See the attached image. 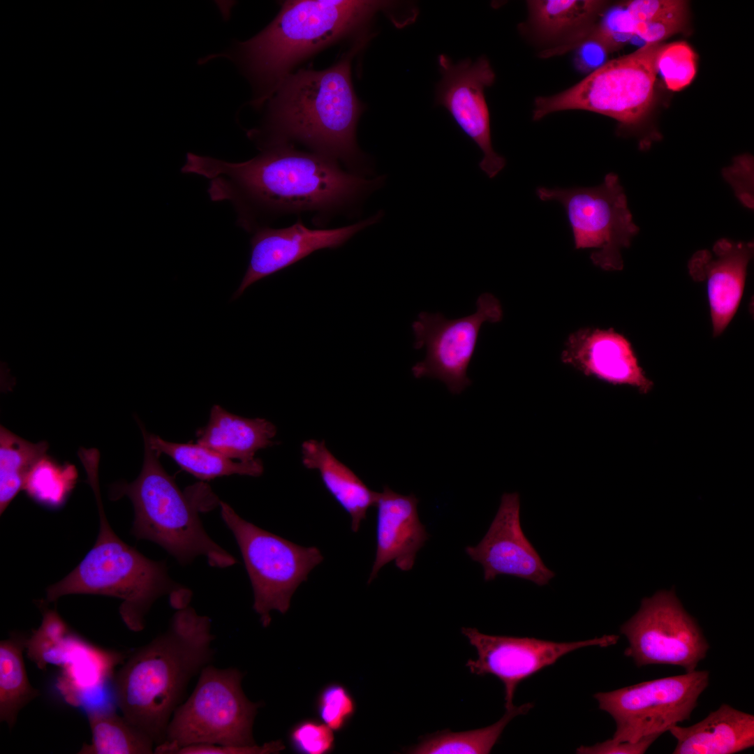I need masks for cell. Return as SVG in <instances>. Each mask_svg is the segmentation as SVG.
I'll list each match as a JSON object with an SVG mask.
<instances>
[{
    "label": "cell",
    "instance_id": "cell-1",
    "mask_svg": "<svg viewBox=\"0 0 754 754\" xmlns=\"http://www.w3.org/2000/svg\"><path fill=\"white\" fill-rule=\"evenodd\" d=\"M182 172L207 178L211 200L230 202L238 225L250 232L288 214H313L319 223L352 213L385 179L351 172L332 158L290 145L262 149L239 163L188 153Z\"/></svg>",
    "mask_w": 754,
    "mask_h": 754
},
{
    "label": "cell",
    "instance_id": "cell-2",
    "mask_svg": "<svg viewBox=\"0 0 754 754\" xmlns=\"http://www.w3.org/2000/svg\"><path fill=\"white\" fill-rule=\"evenodd\" d=\"M368 39L357 41L331 67L290 73L272 96L263 128L249 133L263 149L300 143L310 151L367 177L371 162L359 148L357 123L364 110L351 80V61Z\"/></svg>",
    "mask_w": 754,
    "mask_h": 754
},
{
    "label": "cell",
    "instance_id": "cell-3",
    "mask_svg": "<svg viewBox=\"0 0 754 754\" xmlns=\"http://www.w3.org/2000/svg\"><path fill=\"white\" fill-rule=\"evenodd\" d=\"M175 609L167 630L134 651L114 677L122 716L155 746L165 741L191 680L215 653L210 619L189 605Z\"/></svg>",
    "mask_w": 754,
    "mask_h": 754
},
{
    "label": "cell",
    "instance_id": "cell-4",
    "mask_svg": "<svg viewBox=\"0 0 754 754\" xmlns=\"http://www.w3.org/2000/svg\"><path fill=\"white\" fill-rule=\"evenodd\" d=\"M398 5L369 0L285 1L269 25L239 44L240 60L263 91L256 104L269 98L302 59L343 37L368 36L376 13Z\"/></svg>",
    "mask_w": 754,
    "mask_h": 754
},
{
    "label": "cell",
    "instance_id": "cell-5",
    "mask_svg": "<svg viewBox=\"0 0 754 754\" xmlns=\"http://www.w3.org/2000/svg\"><path fill=\"white\" fill-rule=\"evenodd\" d=\"M142 435L145 452L140 473L131 483L116 484L111 492L114 500L126 496L133 503L132 535L158 544L182 566L198 556H205L212 567L235 564L236 559L208 535L199 517L200 512L209 510L220 501L209 488L194 498L193 494L181 491Z\"/></svg>",
    "mask_w": 754,
    "mask_h": 754
},
{
    "label": "cell",
    "instance_id": "cell-6",
    "mask_svg": "<svg viewBox=\"0 0 754 754\" xmlns=\"http://www.w3.org/2000/svg\"><path fill=\"white\" fill-rule=\"evenodd\" d=\"M69 594H96L121 600L119 614L134 632L145 628V616L154 602L169 595L175 608L188 605L191 591L174 581L166 561L147 559L123 542L108 520L100 522L97 540L82 561L67 576L50 586L46 601Z\"/></svg>",
    "mask_w": 754,
    "mask_h": 754
},
{
    "label": "cell",
    "instance_id": "cell-7",
    "mask_svg": "<svg viewBox=\"0 0 754 754\" xmlns=\"http://www.w3.org/2000/svg\"><path fill=\"white\" fill-rule=\"evenodd\" d=\"M242 679L237 668L205 666L191 694L173 713L165 739L155 746L154 753L172 754L198 744L256 745L253 725L261 703L246 697Z\"/></svg>",
    "mask_w": 754,
    "mask_h": 754
},
{
    "label": "cell",
    "instance_id": "cell-8",
    "mask_svg": "<svg viewBox=\"0 0 754 754\" xmlns=\"http://www.w3.org/2000/svg\"><path fill=\"white\" fill-rule=\"evenodd\" d=\"M661 43H647L635 52L605 62L560 93L537 97L533 120L554 112L581 110L613 118L623 126L639 123L653 98Z\"/></svg>",
    "mask_w": 754,
    "mask_h": 754
},
{
    "label": "cell",
    "instance_id": "cell-9",
    "mask_svg": "<svg viewBox=\"0 0 754 754\" xmlns=\"http://www.w3.org/2000/svg\"><path fill=\"white\" fill-rule=\"evenodd\" d=\"M221 517L241 552L253 591V609L263 627L270 612L285 614L297 587L323 560L316 547H302L263 530L242 518L220 501Z\"/></svg>",
    "mask_w": 754,
    "mask_h": 754
},
{
    "label": "cell",
    "instance_id": "cell-10",
    "mask_svg": "<svg viewBox=\"0 0 754 754\" xmlns=\"http://www.w3.org/2000/svg\"><path fill=\"white\" fill-rule=\"evenodd\" d=\"M540 200H555L563 207L576 249H592L591 260L606 271L623 267L621 251L628 248L639 232L619 177L607 174L594 187H538Z\"/></svg>",
    "mask_w": 754,
    "mask_h": 754
},
{
    "label": "cell",
    "instance_id": "cell-11",
    "mask_svg": "<svg viewBox=\"0 0 754 754\" xmlns=\"http://www.w3.org/2000/svg\"><path fill=\"white\" fill-rule=\"evenodd\" d=\"M709 681L708 671L695 670L598 693L593 697L599 709L615 721L612 739L637 742L648 735H662L674 725L689 720Z\"/></svg>",
    "mask_w": 754,
    "mask_h": 754
},
{
    "label": "cell",
    "instance_id": "cell-12",
    "mask_svg": "<svg viewBox=\"0 0 754 754\" xmlns=\"http://www.w3.org/2000/svg\"><path fill=\"white\" fill-rule=\"evenodd\" d=\"M620 632L628 642L625 656L638 667L671 665L693 672L709 649L697 621L674 590L643 598L639 610L621 626Z\"/></svg>",
    "mask_w": 754,
    "mask_h": 754
},
{
    "label": "cell",
    "instance_id": "cell-13",
    "mask_svg": "<svg viewBox=\"0 0 754 754\" xmlns=\"http://www.w3.org/2000/svg\"><path fill=\"white\" fill-rule=\"evenodd\" d=\"M475 313L457 319L441 313L422 311L412 323L414 348H426L425 358L412 367L416 378L429 377L445 383L453 394H460L471 384L467 369L475 350L484 323L500 322L503 316L499 300L485 293L476 302Z\"/></svg>",
    "mask_w": 754,
    "mask_h": 754
},
{
    "label": "cell",
    "instance_id": "cell-14",
    "mask_svg": "<svg viewBox=\"0 0 754 754\" xmlns=\"http://www.w3.org/2000/svg\"><path fill=\"white\" fill-rule=\"evenodd\" d=\"M441 80L436 86V105L445 108L461 130L482 154L479 167L490 179L505 166V158L492 145L490 118L485 96L496 78L489 61L480 57L454 63L445 55L438 57Z\"/></svg>",
    "mask_w": 754,
    "mask_h": 754
},
{
    "label": "cell",
    "instance_id": "cell-15",
    "mask_svg": "<svg viewBox=\"0 0 754 754\" xmlns=\"http://www.w3.org/2000/svg\"><path fill=\"white\" fill-rule=\"evenodd\" d=\"M461 633L478 653V658L468 660L466 666L473 674H492L502 681L506 710L515 707V692L524 679L570 652L591 646H611L619 638L610 635L579 642H556L533 637L489 635L474 628H462Z\"/></svg>",
    "mask_w": 754,
    "mask_h": 754
},
{
    "label": "cell",
    "instance_id": "cell-16",
    "mask_svg": "<svg viewBox=\"0 0 754 754\" xmlns=\"http://www.w3.org/2000/svg\"><path fill=\"white\" fill-rule=\"evenodd\" d=\"M383 212L353 224L331 229H312L301 219L290 226H265L253 231L247 269L232 300L239 298L250 286L288 267L312 253L337 249L361 230L379 222Z\"/></svg>",
    "mask_w": 754,
    "mask_h": 754
},
{
    "label": "cell",
    "instance_id": "cell-17",
    "mask_svg": "<svg viewBox=\"0 0 754 754\" xmlns=\"http://www.w3.org/2000/svg\"><path fill=\"white\" fill-rule=\"evenodd\" d=\"M465 552L482 565L486 582L508 575L544 586L555 576L524 533L517 492L502 495L485 535L476 546L466 547Z\"/></svg>",
    "mask_w": 754,
    "mask_h": 754
},
{
    "label": "cell",
    "instance_id": "cell-18",
    "mask_svg": "<svg viewBox=\"0 0 754 754\" xmlns=\"http://www.w3.org/2000/svg\"><path fill=\"white\" fill-rule=\"evenodd\" d=\"M561 360L587 376L614 385L630 386L642 394H647L653 387L630 342L612 328L585 327L572 333Z\"/></svg>",
    "mask_w": 754,
    "mask_h": 754
},
{
    "label": "cell",
    "instance_id": "cell-19",
    "mask_svg": "<svg viewBox=\"0 0 754 754\" xmlns=\"http://www.w3.org/2000/svg\"><path fill=\"white\" fill-rule=\"evenodd\" d=\"M753 249V242L722 238L714 244L712 252L698 251L688 262L690 276L707 283L714 337L723 332L739 308Z\"/></svg>",
    "mask_w": 754,
    "mask_h": 754
},
{
    "label": "cell",
    "instance_id": "cell-20",
    "mask_svg": "<svg viewBox=\"0 0 754 754\" xmlns=\"http://www.w3.org/2000/svg\"><path fill=\"white\" fill-rule=\"evenodd\" d=\"M419 500L414 494L402 495L385 486L378 492L376 552L368 584L390 562L402 571L411 570L418 551L429 538L418 512Z\"/></svg>",
    "mask_w": 754,
    "mask_h": 754
},
{
    "label": "cell",
    "instance_id": "cell-21",
    "mask_svg": "<svg viewBox=\"0 0 754 754\" xmlns=\"http://www.w3.org/2000/svg\"><path fill=\"white\" fill-rule=\"evenodd\" d=\"M674 754H733L754 746V716L723 704L700 722L669 730Z\"/></svg>",
    "mask_w": 754,
    "mask_h": 754
},
{
    "label": "cell",
    "instance_id": "cell-22",
    "mask_svg": "<svg viewBox=\"0 0 754 754\" xmlns=\"http://www.w3.org/2000/svg\"><path fill=\"white\" fill-rule=\"evenodd\" d=\"M301 451L303 465L319 473L325 487L349 515L352 531L357 532L369 508L375 506L378 492L336 458L323 441H305Z\"/></svg>",
    "mask_w": 754,
    "mask_h": 754
},
{
    "label": "cell",
    "instance_id": "cell-23",
    "mask_svg": "<svg viewBox=\"0 0 754 754\" xmlns=\"http://www.w3.org/2000/svg\"><path fill=\"white\" fill-rule=\"evenodd\" d=\"M276 427L263 418H246L216 404L207 424L197 431V442L231 459L247 462L274 444Z\"/></svg>",
    "mask_w": 754,
    "mask_h": 754
},
{
    "label": "cell",
    "instance_id": "cell-24",
    "mask_svg": "<svg viewBox=\"0 0 754 754\" xmlns=\"http://www.w3.org/2000/svg\"><path fill=\"white\" fill-rule=\"evenodd\" d=\"M605 2L596 0H532L527 1L529 22L543 41H561L564 46L585 34L596 24Z\"/></svg>",
    "mask_w": 754,
    "mask_h": 754
},
{
    "label": "cell",
    "instance_id": "cell-25",
    "mask_svg": "<svg viewBox=\"0 0 754 754\" xmlns=\"http://www.w3.org/2000/svg\"><path fill=\"white\" fill-rule=\"evenodd\" d=\"M150 446L159 455L171 457L183 470L202 480L215 478L241 475L258 477L263 474V464L260 459L247 461H235L219 452L196 443H179L165 441L158 436L147 432L140 424Z\"/></svg>",
    "mask_w": 754,
    "mask_h": 754
},
{
    "label": "cell",
    "instance_id": "cell-26",
    "mask_svg": "<svg viewBox=\"0 0 754 754\" xmlns=\"http://www.w3.org/2000/svg\"><path fill=\"white\" fill-rule=\"evenodd\" d=\"M26 640L13 635L0 642V720L10 729L22 709L39 695L29 681L23 660Z\"/></svg>",
    "mask_w": 754,
    "mask_h": 754
},
{
    "label": "cell",
    "instance_id": "cell-27",
    "mask_svg": "<svg viewBox=\"0 0 754 754\" xmlns=\"http://www.w3.org/2000/svg\"><path fill=\"white\" fill-rule=\"evenodd\" d=\"M91 743L82 746V754H151L155 744L124 716L106 710L87 712Z\"/></svg>",
    "mask_w": 754,
    "mask_h": 754
},
{
    "label": "cell",
    "instance_id": "cell-28",
    "mask_svg": "<svg viewBox=\"0 0 754 754\" xmlns=\"http://www.w3.org/2000/svg\"><path fill=\"white\" fill-rule=\"evenodd\" d=\"M45 441L33 443L0 427V512L2 514L38 462L47 456Z\"/></svg>",
    "mask_w": 754,
    "mask_h": 754
},
{
    "label": "cell",
    "instance_id": "cell-29",
    "mask_svg": "<svg viewBox=\"0 0 754 754\" xmlns=\"http://www.w3.org/2000/svg\"><path fill=\"white\" fill-rule=\"evenodd\" d=\"M533 707L526 703L506 710L503 716L488 727L469 731L453 732L438 731L424 737L419 744L409 748L413 754H487L499 739L504 728L515 716L525 714Z\"/></svg>",
    "mask_w": 754,
    "mask_h": 754
},
{
    "label": "cell",
    "instance_id": "cell-30",
    "mask_svg": "<svg viewBox=\"0 0 754 754\" xmlns=\"http://www.w3.org/2000/svg\"><path fill=\"white\" fill-rule=\"evenodd\" d=\"M633 33L647 43L679 32L686 20V3L681 0H635L624 3Z\"/></svg>",
    "mask_w": 754,
    "mask_h": 754
},
{
    "label": "cell",
    "instance_id": "cell-31",
    "mask_svg": "<svg viewBox=\"0 0 754 754\" xmlns=\"http://www.w3.org/2000/svg\"><path fill=\"white\" fill-rule=\"evenodd\" d=\"M84 642L72 633L54 612L43 614L40 626L27 638L25 650L28 657L40 669L47 665H64L69 663L75 651Z\"/></svg>",
    "mask_w": 754,
    "mask_h": 754
},
{
    "label": "cell",
    "instance_id": "cell-32",
    "mask_svg": "<svg viewBox=\"0 0 754 754\" xmlns=\"http://www.w3.org/2000/svg\"><path fill=\"white\" fill-rule=\"evenodd\" d=\"M696 55L684 41L663 45L657 59V70L662 74L666 87L678 91L688 86L696 73Z\"/></svg>",
    "mask_w": 754,
    "mask_h": 754
},
{
    "label": "cell",
    "instance_id": "cell-33",
    "mask_svg": "<svg viewBox=\"0 0 754 754\" xmlns=\"http://www.w3.org/2000/svg\"><path fill=\"white\" fill-rule=\"evenodd\" d=\"M317 716L335 732L343 730L356 711V703L349 690L339 683H330L319 692L315 702Z\"/></svg>",
    "mask_w": 754,
    "mask_h": 754
},
{
    "label": "cell",
    "instance_id": "cell-34",
    "mask_svg": "<svg viewBox=\"0 0 754 754\" xmlns=\"http://www.w3.org/2000/svg\"><path fill=\"white\" fill-rule=\"evenodd\" d=\"M634 36L628 14L623 3L611 8L586 34L574 43L584 38L591 39L602 45L609 53L623 47Z\"/></svg>",
    "mask_w": 754,
    "mask_h": 754
},
{
    "label": "cell",
    "instance_id": "cell-35",
    "mask_svg": "<svg viewBox=\"0 0 754 754\" xmlns=\"http://www.w3.org/2000/svg\"><path fill=\"white\" fill-rule=\"evenodd\" d=\"M292 749L302 754H327L335 746L333 730L316 719H304L295 724L288 733Z\"/></svg>",
    "mask_w": 754,
    "mask_h": 754
},
{
    "label": "cell",
    "instance_id": "cell-36",
    "mask_svg": "<svg viewBox=\"0 0 754 754\" xmlns=\"http://www.w3.org/2000/svg\"><path fill=\"white\" fill-rule=\"evenodd\" d=\"M725 179L733 188L739 200L749 208L753 207V159L751 155L737 156L730 167L723 171Z\"/></svg>",
    "mask_w": 754,
    "mask_h": 754
},
{
    "label": "cell",
    "instance_id": "cell-37",
    "mask_svg": "<svg viewBox=\"0 0 754 754\" xmlns=\"http://www.w3.org/2000/svg\"><path fill=\"white\" fill-rule=\"evenodd\" d=\"M284 748L281 741H274L263 746H223L198 744L176 749L172 754H262L278 753Z\"/></svg>",
    "mask_w": 754,
    "mask_h": 754
},
{
    "label": "cell",
    "instance_id": "cell-38",
    "mask_svg": "<svg viewBox=\"0 0 754 754\" xmlns=\"http://www.w3.org/2000/svg\"><path fill=\"white\" fill-rule=\"evenodd\" d=\"M660 736L648 735L637 742H617L611 739L593 746H581L576 752L581 754H642Z\"/></svg>",
    "mask_w": 754,
    "mask_h": 754
},
{
    "label": "cell",
    "instance_id": "cell-39",
    "mask_svg": "<svg viewBox=\"0 0 754 754\" xmlns=\"http://www.w3.org/2000/svg\"><path fill=\"white\" fill-rule=\"evenodd\" d=\"M578 48L575 57L577 66L583 71L591 70V72L605 64L609 54L599 43L589 38L582 39L569 47Z\"/></svg>",
    "mask_w": 754,
    "mask_h": 754
}]
</instances>
